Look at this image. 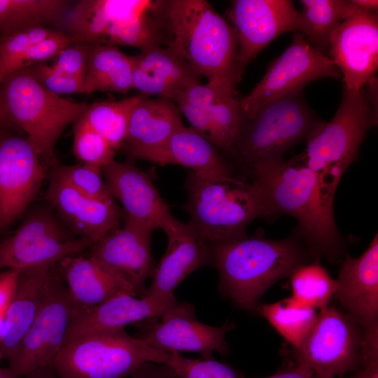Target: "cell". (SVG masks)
<instances>
[{"label": "cell", "mask_w": 378, "mask_h": 378, "mask_svg": "<svg viewBox=\"0 0 378 378\" xmlns=\"http://www.w3.org/2000/svg\"><path fill=\"white\" fill-rule=\"evenodd\" d=\"M251 169L265 204L267 218L286 214L297 219L300 237L315 258L335 261L344 253L334 200L323 193L301 154L259 163Z\"/></svg>", "instance_id": "cell-1"}, {"label": "cell", "mask_w": 378, "mask_h": 378, "mask_svg": "<svg viewBox=\"0 0 378 378\" xmlns=\"http://www.w3.org/2000/svg\"><path fill=\"white\" fill-rule=\"evenodd\" d=\"M312 256L300 236L281 240L245 236L211 244V262L218 271L220 291L247 311L256 309L271 286Z\"/></svg>", "instance_id": "cell-2"}, {"label": "cell", "mask_w": 378, "mask_h": 378, "mask_svg": "<svg viewBox=\"0 0 378 378\" xmlns=\"http://www.w3.org/2000/svg\"><path fill=\"white\" fill-rule=\"evenodd\" d=\"M158 17L167 47L208 81L230 80L236 85L235 31L206 1H159Z\"/></svg>", "instance_id": "cell-3"}, {"label": "cell", "mask_w": 378, "mask_h": 378, "mask_svg": "<svg viewBox=\"0 0 378 378\" xmlns=\"http://www.w3.org/2000/svg\"><path fill=\"white\" fill-rule=\"evenodd\" d=\"M186 188L184 208L190 216V222L209 244L244 237L251 222L267 217L262 195L253 182L233 176H202L191 172Z\"/></svg>", "instance_id": "cell-4"}, {"label": "cell", "mask_w": 378, "mask_h": 378, "mask_svg": "<svg viewBox=\"0 0 378 378\" xmlns=\"http://www.w3.org/2000/svg\"><path fill=\"white\" fill-rule=\"evenodd\" d=\"M376 111L362 91L343 85L340 106L329 122L323 121L307 139L301 153L323 193L334 200L340 181L358 157L368 131L377 124Z\"/></svg>", "instance_id": "cell-5"}, {"label": "cell", "mask_w": 378, "mask_h": 378, "mask_svg": "<svg viewBox=\"0 0 378 378\" xmlns=\"http://www.w3.org/2000/svg\"><path fill=\"white\" fill-rule=\"evenodd\" d=\"M0 97L8 120L27 134L46 169L57 162L54 148L59 136L89 105L51 92L27 68L18 69L3 80Z\"/></svg>", "instance_id": "cell-6"}, {"label": "cell", "mask_w": 378, "mask_h": 378, "mask_svg": "<svg viewBox=\"0 0 378 378\" xmlns=\"http://www.w3.org/2000/svg\"><path fill=\"white\" fill-rule=\"evenodd\" d=\"M158 4L152 0H81L66 13L65 24L76 43L144 50L165 41Z\"/></svg>", "instance_id": "cell-7"}, {"label": "cell", "mask_w": 378, "mask_h": 378, "mask_svg": "<svg viewBox=\"0 0 378 378\" xmlns=\"http://www.w3.org/2000/svg\"><path fill=\"white\" fill-rule=\"evenodd\" d=\"M323 121L307 104L302 91L288 94L241 122L230 153L250 169L282 159L291 146L307 141Z\"/></svg>", "instance_id": "cell-8"}, {"label": "cell", "mask_w": 378, "mask_h": 378, "mask_svg": "<svg viewBox=\"0 0 378 378\" xmlns=\"http://www.w3.org/2000/svg\"><path fill=\"white\" fill-rule=\"evenodd\" d=\"M169 356L119 329L66 344L50 366L59 378H125L145 363L165 364Z\"/></svg>", "instance_id": "cell-9"}, {"label": "cell", "mask_w": 378, "mask_h": 378, "mask_svg": "<svg viewBox=\"0 0 378 378\" xmlns=\"http://www.w3.org/2000/svg\"><path fill=\"white\" fill-rule=\"evenodd\" d=\"M22 223L0 246V271L55 265L93 245L74 234L48 203L31 204Z\"/></svg>", "instance_id": "cell-10"}, {"label": "cell", "mask_w": 378, "mask_h": 378, "mask_svg": "<svg viewBox=\"0 0 378 378\" xmlns=\"http://www.w3.org/2000/svg\"><path fill=\"white\" fill-rule=\"evenodd\" d=\"M363 328L346 312L328 304L301 345L293 349L291 364L304 365L320 378H342L362 367Z\"/></svg>", "instance_id": "cell-11"}, {"label": "cell", "mask_w": 378, "mask_h": 378, "mask_svg": "<svg viewBox=\"0 0 378 378\" xmlns=\"http://www.w3.org/2000/svg\"><path fill=\"white\" fill-rule=\"evenodd\" d=\"M341 76L328 55L312 47L300 32H294L290 46L272 62L251 92L239 100L241 122L251 118L265 104L302 91L310 82Z\"/></svg>", "instance_id": "cell-12"}, {"label": "cell", "mask_w": 378, "mask_h": 378, "mask_svg": "<svg viewBox=\"0 0 378 378\" xmlns=\"http://www.w3.org/2000/svg\"><path fill=\"white\" fill-rule=\"evenodd\" d=\"M80 309L71 298L57 265L45 300L8 360L9 368L22 377L36 368L50 366L64 346L71 321Z\"/></svg>", "instance_id": "cell-13"}, {"label": "cell", "mask_w": 378, "mask_h": 378, "mask_svg": "<svg viewBox=\"0 0 378 378\" xmlns=\"http://www.w3.org/2000/svg\"><path fill=\"white\" fill-rule=\"evenodd\" d=\"M299 12L290 0H234L228 17L235 31L237 50L234 62L236 83L246 66L281 34L299 31Z\"/></svg>", "instance_id": "cell-14"}, {"label": "cell", "mask_w": 378, "mask_h": 378, "mask_svg": "<svg viewBox=\"0 0 378 378\" xmlns=\"http://www.w3.org/2000/svg\"><path fill=\"white\" fill-rule=\"evenodd\" d=\"M38 151L26 136L0 132V229L32 204L46 177Z\"/></svg>", "instance_id": "cell-15"}, {"label": "cell", "mask_w": 378, "mask_h": 378, "mask_svg": "<svg viewBox=\"0 0 378 378\" xmlns=\"http://www.w3.org/2000/svg\"><path fill=\"white\" fill-rule=\"evenodd\" d=\"M160 317V321L150 318L152 322L137 336L154 349L166 352H196L202 358H214V351L224 355L229 351L225 335L234 328L232 323L226 322L219 327L202 323L196 319L191 304L178 301Z\"/></svg>", "instance_id": "cell-16"}, {"label": "cell", "mask_w": 378, "mask_h": 378, "mask_svg": "<svg viewBox=\"0 0 378 378\" xmlns=\"http://www.w3.org/2000/svg\"><path fill=\"white\" fill-rule=\"evenodd\" d=\"M328 51L343 85L362 91L378 66L377 13L361 10L344 20L332 34Z\"/></svg>", "instance_id": "cell-17"}, {"label": "cell", "mask_w": 378, "mask_h": 378, "mask_svg": "<svg viewBox=\"0 0 378 378\" xmlns=\"http://www.w3.org/2000/svg\"><path fill=\"white\" fill-rule=\"evenodd\" d=\"M102 173L111 197L121 203L125 218L164 232L178 221L150 176L132 160H113L102 168Z\"/></svg>", "instance_id": "cell-18"}, {"label": "cell", "mask_w": 378, "mask_h": 378, "mask_svg": "<svg viewBox=\"0 0 378 378\" xmlns=\"http://www.w3.org/2000/svg\"><path fill=\"white\" fill-rule=\"evenodd\" d=\"M123 225L94 244L90 257L126 280L144 295L155 266L151 253L153 230L123 216Z\"/></svg>", "instance_id": "cell-19"}, {"label": "cell", "mask_w": 378, "mask_h": 378, "mask_svg": "<svg viewBox=\"0 0 378 378\" xmlns=\"http://www.w3.org/2000/svg\"><path fill=\"white\" fill-rule=\"evenodd\" d=\"M48 172L46 200L74 234L94 244L120 227L123 212L113 198L88 197Z\"/></svg>", "instance_id": "cell-20"}, {"label": "cell", "mask_w": 378, "mask_h": 378, "mask_svg": "<svg viewBox=\"0 0 378 378\" xmlns=\"http://www.w3.org/2000/svg\"><path fill=\"white\" fill-rule=\"evenodd\" d=\"M177 300L174 296L141 298L119 293L92 308L80 310L71 321L64 344L90 335L124 329L125 326L162 316Z\"/></svg>", "instance_id": "cell-21"}, {"label": "cell", "mask_w": 378, "mask_h": 378, "mask_svg": "<svg viewBox=\"0 0 378 378\" xmlns=\"http://www.w3.org/2000/svg\"><path fill=\"white\" fill-rule=\"evenodd\" d=\"M335 295L363 329L378 326V234L358 257L346 255Z\"/></svg>", "instance_id": "cell-22"}, {"label": "cell", "mask_w": 378, "mask_h": 378, "mask_svg": "<svg viewBox=\"0 0 378 378\" xmlns=\"http://www.w3.org/2000/svg\"><path fill=\"white\" fill-rule=\"evenodd\" d=\"M166 234V251L155 267L150 287L144 295L158 298L174 296L179 284L197 269L211 262V244L192 223L177 221Z\"/></svg>", "instance_id": "cell-23"}, {"label": "cell", "mask_w": 378, "mask_h": 378, "mask_svg": "<svg viewBox=\"0 0 378 378\" xmlns=\"http://www.w3.org/2000/svg\"><path fill=\"white\" fill-rule=\"evenodd\" d=\"M132 86L144 95L174 101L200 83L195 70L172 50L160 46L141 50L132 56Z\"/></svg>", "instance_id": "cell-24"}, {"label": "cell", "mask_w": 378, "mask_h": 378, "mask_svg": "<svg viewBox=\"0 0 378 378\" xmlns=\"http://www.w3.org/2000/svg\"><path fill=\"white\" fill-rule=\"evenodd\" d=\"M57 265L21 270L15 293L4 316L0 363L10 359L31 327L45 300Z\"/></svg>", "instance_id": "cell-25"}, {"label": "cell", "mask_w": 378, "mask_h": 378, "mask_svg": "<svg viewBox=\"0 0 378 378\" xmlns=\"http://www.w3.org/2000/svg\"><path fill=\"white\" fill-rule=\"evenodd\" d=\"M57 267L71 298L81 310L97 306L121 293L137 295L126 280L90 256L67 257Z\"/></svg>", "instance_id": "cell-26"}, {"label": "cell", "mask_w": 378, "mask_h": 378, "mask_svg": "<svg viewBox=\"0 0 378 378\" xmlns=\"http://www.w3.org/2000/svg\"><path fill=\"white\" fill-rule=\"evenodd\" d=\"M181 113L171 100L143 96L131 113L122 148L134 159L162 145L183 125Z\"/></svg>", "instance_id": "cell-27"}, {"label": "cell", "mask_w": 378, "mask_h": 378, "mask_svg": "<svg viewBox=\"0 0 378 378\" xmlns=\"http://www.w3.org/2000/svg\"><path fill=\"white\" fill-rule=\"evenodd\" d=\"M139 159L162 165H181L202 176H233L231 167L218 153L217 148L192 128L184 126L162 145L146 152Z\"/></svg>", "instance_id": "cell-28"}, {"label": "cell", "mask_w": 378, "mask_h": 378, "mask_svg": "<svg viewBox=\"0 0 378 378\" xmlns=\"http://www.w3.org/2000/svg\"><path fill=\"white\" fill-rule=\"evenodd\" d=\"M235 85L230 80H213L205 85H194L177 97L209 115L218 134V148L227 153L232 149L241 125Z\"/></svg>", "instance_id": "cell-29"}, {"label": "cell", "mask_w": 378, "mask_h": 378, "mask_svg": "<svg viewBox=\"0 0 378 378\" xmlns=\"http://www.w3.org/2000/svg\"><path fill=\"white\" fill-rule=\"evenodd\" d=\"M132 69V56L117 46L90 44L83 93L102 91L125 94L133 89Z\"/></svg>", "instance_id": "cell-30"}, {"label": "cell", "mask_w": 378, "mask_h": 378, "mask_svg": "<svg viewBox=\"0 0 378 378\" xmlns=\"http://www.w3.org/2000/svg\"><path fill=\"white\" fill-rule=\"evenodd\" d=\"M299 31L309 44L326 54L337 27L360 9L351 0H301Z\"/></svg>", "instance_id": "cell-31"}, {"label": "cell", "mask_w": 378, "mask_h": 378, "mask_svg": "<svg viewBox=\"0 0 378 378\" xmlns=\"http://www.w3.org/2000/svg\"><path fill=\"white\" fill-rule=\"evenodd\" d=\"M142 94L117 102H97L89 104L78 118L103 136L117 151L125 139L131 113Z\"/></svg>", "instance_id": "cell-32"}, {"label": "cell", "mask_w": 378, "mask_h": 378, "mask_svg": "<svg viewBox=\"0 0 378 378\" xmlns=\"http://www.w3.org/2000/svg\"><path fill=\"white\" fill-rule=\"evenodd\" d=\"M257 309L293 349L301 345L317 316L315 309L298 303L292 297L272 304H261Z\"/></svg>", "instance_id": "cell-33"}, {"label": "cell", "mask_w": 378, "mask_h": 378, "mask_svg": "<svg viewBox=\"0 0 378 378\" xmlns=\"http://www.w3.org/2000/svg\"><path fill=\"white\" fill-rule=\"evenodd\" d=\"M289 277L291 297L298 303L315 309L329 304L337 289L336 279L320 263L319 258L299 265Z\"/></svg>", "instance_id": "cell-34"}, {"label": "cell", "mask_w": 378, "mask_h": 378, "mask_svg": "<svg viewBox=\"0 0 378 378\" xmlns=\"http://www.w3.org/2000/svg\"><path fill=\"white\" fill-rule=\"evenodd\" d=\"M49 171L88 197L102 200L113 198L100 167L83 163L64 165L57 162L49 167Z\"/></svg>", "instance_id": "cell-35"}, {"label": "cell", "mask_w": 378, "mask_h": 378, "mask_svg": "<svg viewBox=\"0 0 378 378\" xmlns=\"http://www.w3.org/2000/svg\"><path fill=\"white\" fill-rule=\"evenodd\" d=\"M73 151L80 163L102 169L115 160L116 152L103 136L78 118L74 122Z\"/></svg>", "instance_id": "cell-36"}, {"label": "cell", "mask_w": 378, "mask_h": 378, "mask_svg": "<svg viewBox=\"0 0 378 378\" xmlns=\"http://www.w3.org/2000/svg\"><path fill=\"white\" fill-rule=\"evenodd\" d=\"M56 31L45 26H36L3 37L0 43V85L8 75L17 70L20 59L32 46Z\"/></svg>", "instance_id": "cell-37"}, {"label": "cell", "mask_w": 378, "mask_h": 378, "mask_svg": "<svg viewBox=\"0 0 378 378\" xmlns=\"http://www.w3.org/2000/svg\"><path fill=\"white\" fill-rule=\"evenodd\" d=\"M165 364L171 368L175 378H246L238 370L214 358H189L172 351Z\"/></svg>", "instance_id": "cell-38"}, {"label": "cell", "mask_w": 378, "mask_h": 378, "mask_svg": "<svg viewBox=\"0 0 378 378\" xmlns=\"http://www.w3.org/2000/svg\"><path fill=\"white\" fill-rule=\"evenodd\" d=\"M27 69L44 88L55 94L83 93V78L67 75L45 63Z\"/></svg>", "instance_id": "cell-39"}, {"label": "cell", "mask_w": 378, "mask_h": 378, "mask_svg": "<svg viewBox=\"0 0 378 378\" xmlns=\"http://www.w3.org/2000/svg\"><path fill=\"white\" fill-rule=\"evenodd\" d=\"M73 43L76 41L72 36L56 31L32 46L20 59L17 70L53 59L63 48Z\"/></svg>", "instance_id": "cell-40"}, {"label": "cell", "mask_w": 378, "mask_h": 378, "mask_svg": "<svg viewBox=\"0 0 378 378\" xmlns=\"http://www.w3.org/2000/svg\"><path fill=\"white\" fill-rule=\"evenodd\" d=\"M90 43H73L63 48L53 59L51 65L55 69L67 75L84 78Z\"/></svg>", "instance_id": "cell-41"}, {"label": "cell", "mask_w": 378, "mask_h": 378, "mask_svg": "<svg viewBox=\"0 0 378 378\" xmlns=\"http://www.w3.org/2000/svg\"><path fill=\"white\" fill-rule=\"evenodd\" d=\"M173 102L188 119L191 128L218 148V134L209 115L205 111L190 104L181 97H176Z\"/></svg>", "instance_id": "cell-42"}, {"label": "cell", "mask_w": 378, "mask_h": 378, "mask_svg": "<svg viewBox=\"0 0 378 378\" xmlns=\"http://www.w3.org/2000/svg\"><path fill=\"white\" fill-rule=\"evenodd\" d=\"M21 270L5 269L0 271V316H4L15 293Z\"/></svg>", "instance_id": "cell-43"}, {"label": "cell", "mask_w": 378, "mask_h": 378, "mask_svg": "<svg viewBox=\"0 0 378 378\" xmlns=\"http://www.w3.org/2000/svg\"><path fill=\"white\" fill-rule=\"evenodd\" d=\"M125 378H175L171 368L166 364L147 362Z\"/></svg>", "instance_id": "cell-44"}, {"label": "cell", "mask_w": 378, "mask_h": 378, "mask_svg": "<svg viewBox=\"0 0 378 378\" xmlns=\"http://www.w3.org/2000/svg\"><path fill=\"white\" fill-rule=\"evenodd\" d=\"M346 378H378V350L368 349L362 354V367Z\"/></svg>", "instance_id": "cell-45"}, {"label": "cell", "mask_w": 378, "mask_h": 378, "mask_svg": "<svg viewBox=\"0 0 378 378\" xmlns=\"http://www.w3.org/2000/svg\"><path fill=\"white\" fill-rule=\"evenodd\" d=\"M247 378V377H246ZM262 378H320L310 368L300 364L289 363L276 373Z\"/></svg>", "instance_id": "cell-46"}, {"label": "cell", "mask_w": 378, "mask_h": 378, "mask_svg": "<svg viewBox=\"0 0 378 378\" xmlns=\"http://www.w3.org/2000/svg\"><path fill=\"white\" fill-rule=\"evenodd\" d=\"M24 377L25 378H59L51 366L36 368Z\"/></svg>", "instance_id": "cell-47"}, {"label": "cell", "mask_w": 378, "mask_h": 378, "mask_svg": "<svg viewBox=\"0 0 378 378\" xmlns=\"http://www.w3.org/2000/svg\"><path fill=\"white\" fill-rule=\"evenodd\" d=\"M351 1L362 10L377 13L378 1L377 0H351Z\"/></svg>", "instance_id": "cell-48"}, {"label": "cell", "mask_w": 378, "mask_h": 378, "mask_svg": "<svg viewBox=\"0 0 378 378\" xmlns=\"http://www.w3.org/2000/svg\"><path fill=\"white\" fill-rule=\"evenodd\" d=\"M3 36L0 35V43L2 41ZM13 127L8 120L2 107L0 97V132L4 131L6 128Z\"/></svg>", "instance_id": "cell-49"}, {"label": "cell", "mask_w": 378, "mask_h": 378, "mask_svg": "<svg viewBox=\"0 0 378 378\" xmlns=\"http://www.w3.org/2000/svg\"><path fill=\"white\" fill-rule=\"evenodd\" d=\"M0 378H20L9 367L0 366Z\"/></svg>", "instance_id": "cell-50"}, {"label": "cell", "mask_w": 378, "mask_h": 378, "mask_svg": "<svg viewBox=\"0 0 378 378\" xmlns=\"http://www.w3.org/2000/svg\"><path fill=\"white\" fill-rule=\"evenodd\" d=\"M4 331V316H0V342L3 335Z\"/></svg>", "instance_id": "cell-51"}, {"label": "cell", "mask_w": 378, "mask_h": 378, "mask_svg": "<svg viewBox=\"0 0 378 378\" xmlns=\"http://www.w3.org/2000/svg\"><path fill=\"white\" fill-rule=\"evenodd\" d=\"M1 229H0V232H1ZM1 241H2V240H1V238H0V246H1Z\"/></svg>", "instance_id": "cell-52"}]
</instances>
